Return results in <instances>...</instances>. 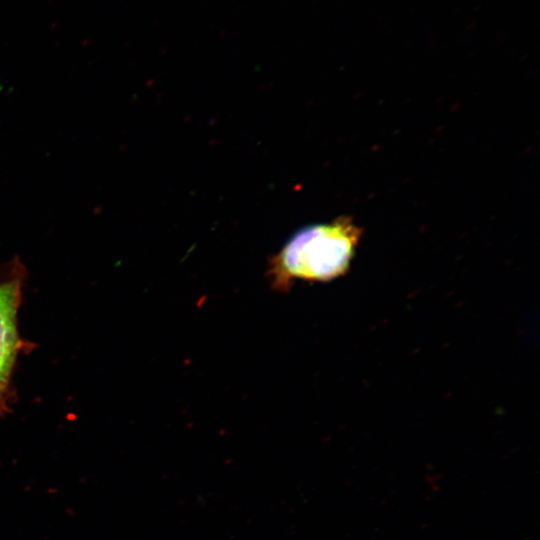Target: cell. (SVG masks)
I'll use <instances>...</instances> for the list:
<instances>
[{
  "label": "cell",
  "instance_id": "obj_1",
  "mask_svg": "<svg viewBox=\"0 0 540 540\" xmlns=\"http://www.w3.org/2000/svg\"><path fill=\"white\" fill-rule=\"evenodd\" d=\"M362 230L348 217L298 230L269 261L268 276L276 290L295 280L329 281L349 268Z\"/></svg>",
  "mask_w": 540,
  "mask_h": 540
},
{
  "label": "cell",
  "instance_id": "obj_2",
  "mask_svg": "<svg viewBox=\"0 0 540 540\" xmlns=\"http://www.w3.org/2000/svg\"><path fill=\"white\" fill-rule=\"evenodd\" d=\"M18 300L17 279L0 283V396L6 387L17 348Z\"/></svg>",
  "mask_w": 540,
  "mask_h": 540
}]
</instances>
